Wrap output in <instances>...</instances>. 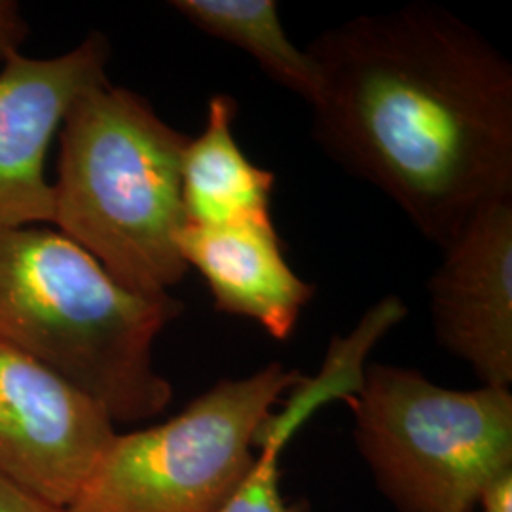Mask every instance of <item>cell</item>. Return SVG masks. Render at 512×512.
<instances>
[{"label":"cell","instance_id":"6da1fadb","mask_svg":"<svg viewBox=\"0 0 512 512\" xmlns=\"http://www.w3.org/2000/svg\"><path fill=\"white\" fill-rule=\"evenodd\" d=\"M313 137L444 251L486 203L512 198V67L431 4L351 19L306 50Z\"/></svg>","mask_w":512,"mask_h":512},{"label":"cell","instance_id":"ba28073f","mask_svg":"<svg viewBox=\"0 0 512 512\" xmlns=\"http://www.w3.org/2000/svg\"><path fill=\"white\" fill-rule=\"evenodd\" d=\"M440 346L480 384H512V198L480 207L427 283Z\"/></svg>","mask_w":512,"mask_h":512},{"label":"cell","instance_id":"277c9868","mask_svg":"<svg viewBox=\"0 0 512 512\" xmlns=\"http://www.w3.org/2000/svg\"><path fill=\"white\" fill-rule=\"evenodd\" d=\"M344 401L355 446L397 512H478L512 473L507 387L450 389L414 368L370 363Z\"/></svg>","mask_w":512,"mask_h":512},{"label":"cell","instance_id":"9a60e30c","mask_svg":"<svg viewBox=\"0 0 512 512\" xmlns=\"http://www.w3.org/2000/svg\"><path fill=\"white\" fill-rule=\"evenodd\" d=\"M480 512H512V473L501 476L484 492L480 505Z\"/></svg>","mask_w":512,"mask_h":512},{"label":"cell","instance_id":"8992f818","mask_svg":"<svg viewBox=\"0 0 512 512\" xmlns=\"http://www.w3.org/2000/svg\"><path fill=\"white\" fill-rule=\"evenodd\" d=\"M114 437L99 404L0 342L2 475L67 509Z\"/></svg>","mask_w":512,"mask_h":512},{"label":"cell","instance_id":"4fadbf2b","mask_svg":"<svg viewBox=\"0 0 512 512\" xmlns=\"http://www.w3.org/2000/svg\"><path fill=\"white\" fill-rule=\"evenodd\" d=\"M0 512H67L0 473Z\"/></svg>","mask_w":512,"mask_h":512},{"label":"cell","instance_id":"9c48e42d","mask_svg":"<svg viewBox=\"0 0 512 512\" xmlns=\"http://www.w3.org/2000/svg\"><path fill=\"white\" fill-rule=\"evenodd\" d=\"M186 268H196L215 310L253 319L285 342L296 330L315 287L289 266L272 217L228 224L186 222L179 234Z\"/></svg>","mask_w":512,"mask_h":512},{"label":"cell","instance_id":"52a82bcc","mask_svg":"<svg viewBox=\"0 0 512 512\" xmlns=\"http://www.w3.org/2000/svg\"><path fill=\"white\" fill-rule=\"evenodd\" d=\"M109 40L93 33L67 54L12 52L0 71V228L54 220L44 162L76 99L109 82Z\"/></svg>","mask_w":512,"mask_h":512},{"label":"cell","instance_id":"5b68a950","mask_svg":"<svg viewBox=\"0 0 512 512\" xmlns=\"http://www.w3.org/2000/svg\"><path fill=\"white\" fill-rule=\"evenodd\" d=\"M304 380L270 363L219 380L171 420L112 439L67 512H220L255 467V435Z\"/></svg>","mask_w":512,"mask_h":512},{"label":"cell","instance_id":"7a4b0ae2","mask_svg":"<svg viewBox=\"0 0 512 512\" xmlns=\"http://www.w3.org/2000/svg\"><path fill=\"white\" fill-rule=\"evenodd\" d=\"M181 313L171 294L120 285L61 232L0 228V342L74 385L114 423L152 420L171 403L152 351Z\"/></svg>","mask_w":512,"mask_h":512},{"label":"cell","instance_id":"30bf717a","mask_svg":"<svg viewBox=\"0 0 512 512\" xmlns=\"http://www.w3.org/2000/svg\"><path fill=\"white\" fill-rule=\"evenodd\" d=\"M236 101L217 93L209 99L202 135L184 148L183 203L186 222L228 224L270 215L275 175L256 167L234 133Z\"/></svg>","mask_w":512,"mask_h":512},{"label":"cell","instance_id":"5bb4252c","mask_svg":"<svg viewBox=\"0 0 512 512\" xmlns=\"http://www.w3.org/2000/svg\"><path fill=\"white\" fill-rule=\"evenodd\" d=\"M27 35L25 19L19 14V6L10 0H0V63L12 52H19V44Z\"/></svg>","mask_w":512,"mask_h":512},{"label":"cell","instance_id":"7c38bea8","mask_svg":"<svg viewBox=\"0 0 512 512\" xmlns=\"http://www.w3.org/2000/svg\"><path fill=\"white\" fill-rule=\"evenodd\" d=\"M311 414L294 399L281 403L255 435V467L243 480L238 492L220 512H308L306 501L289 503L281 494V454L294 433L310 420Z\"/></svg>","mask_w":512,"mask_h":512},{"label":"cell","instance_id":"8fae6325","mask_svg":"<svg viewBox=\"0 0 512 512\" xmlns=\"http://www.w3.org/2000/svg\"><path fill=\"white\" fill-rule=\"evenodd\" d=\"M171 6L205 35L253 55L279 86L308 103L319 92V71L306 50L287 37L274 0H175Z\"/></svg>","mask_w":512,"mask_h":512},{"label":"cell","instance_id":"3957f363","mask_svg":"<svg viewBox=\"0 0 512 512\" xmlns=\"http://www.w3.org/2000/svg\"><path fill=\"white\" fill-rule=\"evenodd\" d=\"M54 220L133 293L165 296L186 264L179 234L184 148L137 93L105 82L80 95L61 124Z\"/></svg>","mask_w":512,"mask_h":512}]
</instances>
